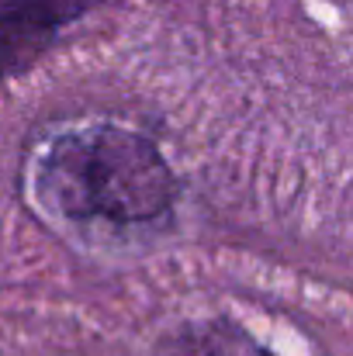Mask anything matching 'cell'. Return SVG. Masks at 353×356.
Segmentation results:
<instances>
[{
  "label": "cell",
  "instance_id": "1",
  "mask_svg": "<svg viewBox=\"0 0 353 356\" xmlns=\"http://www.w3.org/2000/svg\"><path fill=\"white\" fill-rule=\"evenodd\" d=\"M38 201L66 222H156L177 197L159 149L128 128L91 124L56 135L35 166Z\"/></svg>",
  "mask_w": 353,
  "mask_h": 356
},
{
  "label": "cell",
  "instance_id": "2",
  "mask_svg": "<svg viewBox=\"0 0 353 356\" xmlns=\"http://www.w3.org/2000/svg\"><path fill=\"white\" fill-rule=\"evenodd\" d=\"M94 3L101 0H0V80L28 70Z\"/></svg>",
  "mask_w": 353,
  "mask_h": 356
},
{
  "label": "cell",
  "instance_id": "3",
  "mask_svg": "<svg viewBox=\"0 0 353 356\" xmlns=\"http://www.w3.org/2000/svg\"><path fill=\"white\" fill-rule=\"evenodd\" d=\"M156 356H274L263 350L246 329L233 322L212 318V322H191L177 332L163 336Z\"/></svg>",
  "mask_w": 353,
  "mask_h": 356
}]
</instances>
